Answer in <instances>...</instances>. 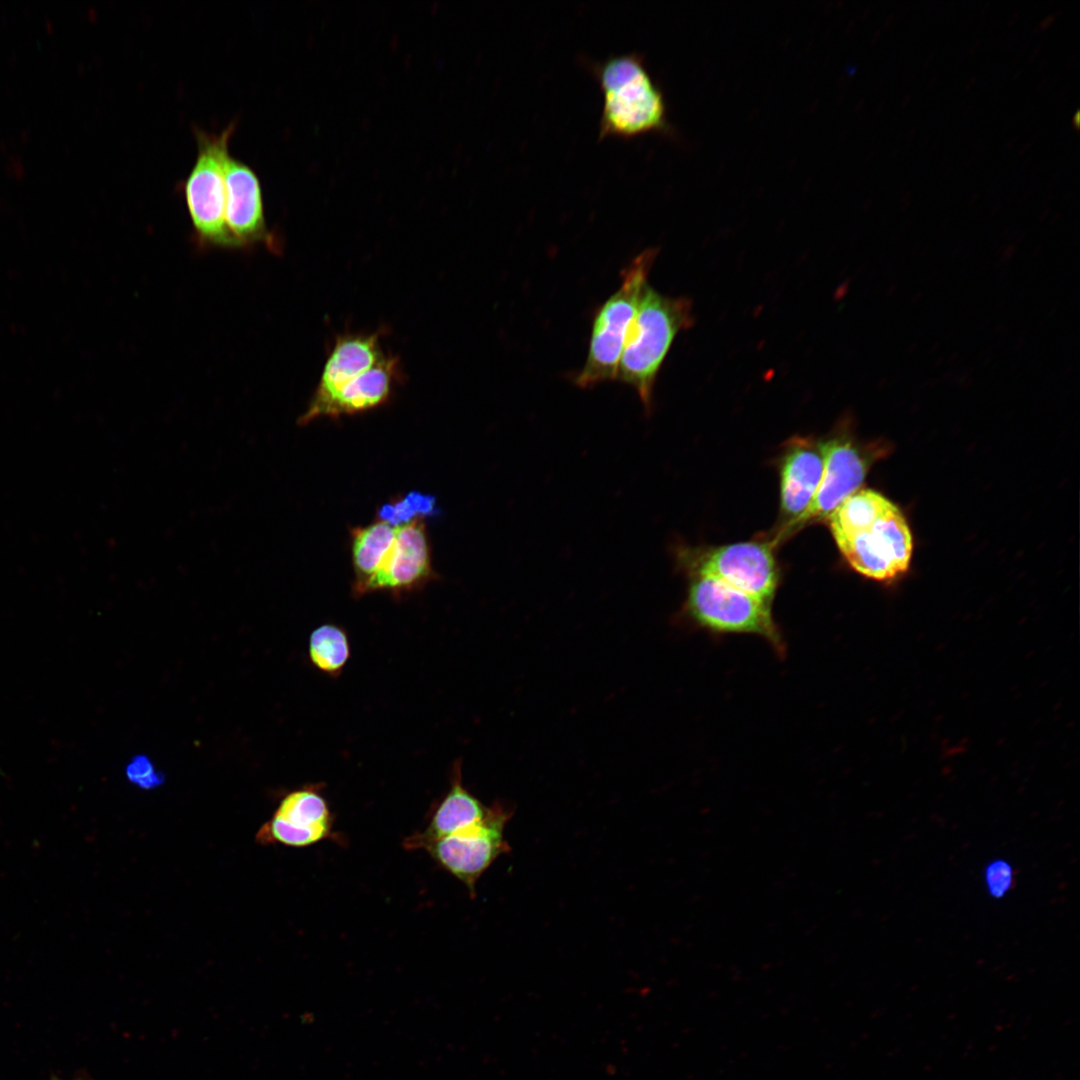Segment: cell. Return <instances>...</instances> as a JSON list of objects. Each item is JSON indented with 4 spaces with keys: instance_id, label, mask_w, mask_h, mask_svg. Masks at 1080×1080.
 Returning <instances> with one entry per match:
<instances>
[{
    "instance_id": "obj_1",
    "label": "cell",
    "mask_w": 1080,
    "mask_h": 1080,
    "mask_svg": "<svg viewBox=\"0 0 1080 1080\" xmlns=\"http://www.w3.org/2000/svg\"><path fill=\"white\" fill-rule=\"evenodd\" d=\"M827 520L839 550L859 574L890 581L907 571L910 527L899 507L879 492L857 490Z\"/></svg>"
},
{
    "instance_id": "obj_2",
    "label": "cell",
    "mask_w": 1080,
    "mask_h": 1080,
    "mask_svg": "<svg viewBox=\"0 0 1080 1080\" xmlns=\"http://www.w3.org/2000/svg\"><path fill=\"white\" fill-rule=\"evenodd\" d=\"M398 376V360L383 351L377 334L341 336L298 423L376 408L388 400Z\"/></svg>"
},
{
    "instance_id": "obj_3",
    "label": "cell",
    "mask_w": 1080,
    "mask_h": 1080,
    "mask_svg": "<svg viewBox=\"0 0 1080 1080\" xmlns=\"http://www.w3.org/2000/svg\"><path fill=\"white\" fill-rule=\"evenodd\" d=\"M591 71L602 94L599 139H633L669 129L665 97L639 53L609 56L593 63Z\"/></svg>"
},
{
    "instance_id": "obj_4",
    "label": "cell",
    "mask_w": 1080,
    "mask_h": 1080,
    "mask_svg": "<svg viewBox=\"0 0 1080 1080\" xmlns=\"http://www.w3.org/2000/svg\"><path fill=\"white\" fill-rule=\"evenodd\" d=\"M693 324L690 299L666 296L649 284L644 287L625 338L616 379L637 392L648 412L657 376L675 338Z\"/></svg>"
},
{
    "instance_id": "obj_5",
    "label": "cell",
    "mask_w": 1080,
    "mask_h": 1080,
    "mask_svg": "<svg viewBox=\"0 0 1080 1080\" xmlns=\"http://www.w3.org/2000/svg\"><path fill=\"white\" fill-rule=\"evenodd\" d=\"M657 254L656 248H648L637 255L621 272L619 288L596 311L587 357L574 378L578 387L616 380L625 338Z\"/></svg>"
},
{
    "instance_id": "obj_6",
    "label": "cell",
    "mask_w": 1080,
    "mask_h": 1080,
    "mask_svg": "<svg viewBox=\"0 0 1080 1080\" xmlns=\"http://www.w3.org/2000/svg\"><path fill=\"white\" fill-rule=\"evenodd\" d=\"M235 129V121L220 133L194 129L197 156L183 183L187 209L199 241L227 248L240 247L225 220L224 171L228 143Z\"/></svg>"
},
{
    "instance_id": "obj_7",
    "label": "cell",
    "mask_w": 1080,
    "mask_h": 1080,
    "mask_svg": "<svg viewBox=\"0 0 1080 1080\" xmlns=\"http://www.w3.org/2000/svg\"><path fill=\"white\" fill-rule=\"evenodd\" d=\"M684 612L694 624L709 631L755 634L769 641L777 652L784 649L770 604L714 577L695 574Z\"/></svg>"
},
{
    "instance_id": "obj_8",
    "label": "cell",
    "mask_w": 1080,
    "mask_h": 1080,
    "mask_svg": "<svg viewBox=\"0 0 1080 1080\" xmlns=\"http://www.w3.org/2000/svg\"><path fill=\"white\" fill-rule=\"evenodd\" d=\"M512 814L494 802L482 821L434 841L423 850L474 896L478 879L500 855L510 851L504 829Z\"/></svg>"
},
{
    "instance_id": "obj_9",
    "label": "cell",
    "mask_w": 1080,
    "mask_h": 1080,
    "mask_svg": "<svg viewBox=\"0 0 1080 1080\" xmlns=\"http://www.w3.org/2000/svg\"><path fill=\"white\" fill-rule=\"evenodd\" d=\"M695 574L714 577L770 604L778 583L770 544L743 542L712 549L692 566Z\"/></svg>"
},
{
    "instance_id": "obj_10",
    "label": "cell",
    "mask_w": 1080,
    "mask_h": 1080,
    "mask_svg": "<svg viewBox=\"0 0 1080 1080\" xmlns=\"http://www.w3.org/2000/svg\"><path fill=\"white\" fill-rule=\"evenodd\" d=\"M824 449L825 467L816 494L806 512L780 538L811 522L827 520L846 498L859 490L865 479L870 455L847 436L839 435L824 442Z\"/></svg>"
},
{
    "instance_id": "obj_11",
    "label": "cell",
    "mask_w": 1080,
    "mask_h": 1080,
    "mask_svg": "<svg viewBox=\"0 0 1080 1080\" xmlns=\"http://www.w3.org/2000/svg\"><path fill=\"white\" fill-rule=\"evenodd\" d=\"M333 817L319 789L310 786L286 795L270 821L256 835L262 844L305 847L328 839Z\"/></svg>"
},
{
    "instance_id": "obj_12",
    "label": "cell",
    "mask_w": 1080,
    "mask_h": 1080,
    "mask_svg": "<svg viewBox=\"0 0 1080 1080\" xmlns=\"http://www.w3.org/2000/svg\"><path fill=\"white\" fill-rule=\"evenodd\" d=\"M431 574L425 525L417 517L396 526L395 540L377 572L354 591H405L422 584Z\"/></svg>"
},
{
    "instance_id": "obj_13",
    "label": "cell",
    "mask_w": 1080,
    "mask_h": 1080,
    "mask_svg": "<svg viewBox=\"0 0 1080 1080\" xmlns=\"http://www.w3.org/2000/svg\"><path fill=\"white\" fill-rule=\"evenodd\" d=\"M224 179L225 220L239 246L265 243L276 248L275 239L266 226L262 189L254 170L229 154Z\"/></svg>"
},
{
    "instance_id": "obj_14",
    "label": "cell",
    "mask_w": 1080,
    "mask_h": 1080,
    "mask_svg": "<svg viewBox=\"0 0 1080 1080\" xmlns=\"http://www.w3.org/2000/svg\"><path fill=\"white\" fill-rule=\"evenodd\" d=\"M824 467V442L808 438L791 442L781 468V510L788 519L783 531L808 509L821 482Z\"/></svg>"
},
{
    "instance_id": "obj_15",
    "label": "cell",
    "mask_w": 1080,
    "mask_h": 1080,
    "mask_svg": "<svg viewBox=\"0 0 1080 1080\" xmlns=\"http://www.w3.org/2000/svg\"><path fill=\"white\" fill-rule=\"evenodd\" d=\"M488 811L489 807L464 787L461 762L457 761L448 792L433 811L426 827L406 838L404 847L408 850L423 849L434 841L482 821Z\"/></svg>"
},
{
    "instance_id": "obj_16",
    "label": "cell",
    "mask_w": 1080,
    "mask_h": 1080,
    "mask_svg": "<svg viewBox=\"0 0 1080 1080\" xmlns=\"http://www.w3.org/2000/svg\"><path fill=\"white\" fill-rule=\"evenodd\" d=\"M396 535V526L377 521L353 531L352 557L356 573L354 590L371 578L381 566Z\"/></svg>"
},
{
    "instance_id": "obj_17",
    "label": "cell",
    "mask_w": 1080,
    "mask_h": 1080,
    "mask_svg": "<svg viewBox=\"0 0 1080 1080\" xmlns=\"http://www.w3.org/2000/svg\"><path fill=\"white\" fill-rule=\"evenodd\" d=\"M308 653L311 663L322 673L337 677L350 658V643L343 628L323 624L312 631Z\"/></svg>"
},
{
    "instance_id": "obj_18",
    "label": "cell",
    "mask_w": 1080,
    "mask_h": 1080,
    "mask_svg": "<svg viewBox=\"0 0 1080 1080\" xmlns=\"http://www.w3.org/2000/svg\"><path fill=\"white\" fill-rule=\"evenodd\" d=\"M404 499L409 503L417 516L419 514L426 515L433 512L435 505V499L433 496L424 495L414 491L409 493Z\"/></svg>"
},
{
    "instance_id": "obj_19",
    "label": "cell",
    "mask_w": 1080,
    "mask_h": 1080,
    "mask_svg": "<svg viewBox=\"0 0 1080 1080\" xmlns=\"http://www.w3.org/2000/svg\"><path fill=\"white\" fill-rule=\"evenodd\" d=\"M51 1080H82V1079H79V1078H75V1079H62V1078H57V1077H55V1078H53V1079H51Z\"/></svg>"
},
{
    "instance_id": "obj_20",
    "label": "cell",
    "mask_w": 1080,
    "mask_h": 1080,
    "mask_svg": "<svg viewBox=\"0 0 1080 1080\" xmlns=\"http://www.w3.org/2000/svg\"><path fill=\"white\" fill-rule=\"evenodd\" d=\"M1078 116H1079V114L1077 113L1076 116H1075V119H1074L1075 122H1076V125H1078Z\"/></svg>"
}]
</instances>
